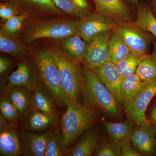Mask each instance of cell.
Here are the masks:
<instances>
[{
	"label": "cell",
	"mask_w": 156,
	"mask_h": 156,
	"mask_svg": "<svg viewBox=\"0 0 156 156\" xmlns=\"http://www.w3.org/2000/svg\"><path fill=\"white\" fill-rule=\"evenodd\" d=\"M42 84L52 95L59 107L67 106L70 101L63 90L59 69L49 52L43 49L31 51Z\"/></svg>",
	"instance_id": "cell-5"
},
{
	"label": "cell",
	"mask_w": 156,
	"mask_h": 156,
	"mask_svg": "<svg viewBox=\"0 0 156 156\" xmlns=\"http://www.w3.org/2000/svg\"><path fill=\"white\" fill-rule=\"evenodd\" d=\"M143 55L131 52L127 57L116 64L122 80L136 73Z\"/></svg>",
	"instance_id": "cell-29"
},
{
	"label": "cell",
	"mask_w": 156,
	"mask_h": 156,
	"mask_svg": "<svg viewBox=\"0 0 156 156\" xmlns=\"http://www.w3.org/2000/svg\"><path fill=\"white\" fill-rule=\"evenodd\" d=\"M121 156H142L133 147L130 140L121 144Z\"/></svg>",
	"instance_id": "cell-35"
},
{
	"label": "cell",
	"mask_w": 156,
	"mask_h": 156,
	"mask_svg": "<svg viewBox=\"0 0 156 156\" xmlns=\"http://www.w3.org/2000/svg\"><path fill=\"white\" fill-rule=\"evenodd\" d=\"M22 154L21 132L17 130L16 124L0 131V155L18 156Z\"/></svg>",
	"instance_id": "cell-18"
},
{
	"label": "cell",
	"mask_w": 156,
	"mask_h": 156,
	"mask_svg": "<svg viewBox=\"0 0 156 156\" xmlns=\"http://www.w3.org/2000/svg\"><path fill=\"white\" fill-rule=\"evenodd\" d=\"M44 47L58 66L64 92L71 102H80L83 76L80 63L63 52L59 40L43 39Z\"/></svg>",
	"instance_id": "cell-1"
},
{
	"label": "cell",
	"mask_w": 156,
	"mask_h": 156,
	"mask_svg": "<svg viewBox=\"0 0 156 156\" xmlns=\"http://www.w3.org/2000/svg\"><path fill=\"white\" fill-rule=\"evenodd\" d=\"M76 34V20L67 15L47 19L30 17L23 23L17 38L30 45L39 39L60 40Z\"/></svg>",
	"instance_id": "cell-2"
},
{
	"label": "cell",
	"mask_w": 156,
	"mask_h": 156,
	"mask_svg": "<svg viewBox=\"0 0 156 156\" xmlns=\"http://www.w3.org/2000/svg\"><path fill=\"white\" fill-rule=\"evenodd\" d=\"M9 0H1V2H9Z\"/></svg>",
	"instance_id": "cell-42"
},
{
	"label": "cell",
	"mask_w": 156,
	"mask_h": 156,
	"mask_svg": "<svg viewBox=\"0 0 156 156\" xmlns=\"http://www.w3.org/2000/svg\"><path fill=\"white\" fill-rule=\"evenodd\" d=\"M136 73L143 81L151 80L156 78V53L143 55Z\"/></svg>",
	"instance_id": "cell-27"
},
{
	"label": "cell",
	"mask_w": 156,
	"mask_h": 156,
	"mask_svg": "<svg viewBox=\"0 0 156 156\" xmlns=\"http://www.w3.org/2000/svg\"><path fill=\"white\" fill-rule=\"evenodd\" d=\"M54 128L41 133L21 132L23 156H45L48 140Z\"/></svg>",
	"instance_id": "cell-15"
},
{
	"label": "cell",
	"mask_w": 156,
	"mask_h": 156,
	"mask_svg": "<svg viewBox=\"0 0 156 156\" xmlns=\"http://www.w3.org/2000/svg\"><path fill=\"white\" fill-rule=\"evenodd\" d=\"M135 128L130 141L142 156H156V127L143 122Z\"/></svg>",
	"instance_id": "cell-11"
},
{
	"label": "cell",
	"mask_w": 156,
	"mask_h": 156,
	"mask_svg": "<svg viewBox=\"0 0 156 156\" xmlns=\"http://www.w3.org/2000/svg\"><path fill=\"white\" fill-rule=\"evenodd\" d=\"M150 104V106L147 119L151 124L156 126V95L153 98Z\"/></svg>",
	"instance_id": "cell-36"
},
{
	"label": "cell",
	"mask_w": 156,
	"mask_h": 156,
	"mask_svg": "<svg viewBox=\"0 0 156 156\" xmlns=\"http://www.w3.org/2000/svg\"><path fill=\"white\" fill-rule=\"evenodd\" d=\"M0 109L1 114L9 122L16 124L20 121L18 110L7 95H4L1 98Z\"/></svg>",
	"instance_id": "cell-31"
},
{
	"label": "cell",
	"mask_w": 156,
	"mask_h": 156,
	"mask_svg": "<svg viewBox=\"0 0 156 156\" xmlns=\"http://www.w3.org/2000/svg\"><path fill=\"white\" fill-rule=\"evenodd\" d=\"M33 109L42 112L53 122L54 129L61 131V120L56 111V101L49 91L41 85L32 92Z\"/></svg>",
	"instance_id": "cell-14"
},
{
	"label": "cell",
	"mask_w": 156,
	"mask_h": 156,
	"mask_svg": "<svg viewBox=\"0 0 156 156\" xmlns=\"http://www.w3.org/2000/svg\"><path fill=\"white\" fill-rule=\"evenodd\" d=\"M23 13L21 9L14 3L9 2H1L0 3V17L2 23L11 17Z\"/></svg>",
	"instance_id": "cell-34"
},
{
	"label": "cell",
	"mask_w": 156,
	"mask_h": 156,
	"mask_svg": "<svg viewBox=\"0 0 156 156\" xmlns=\"http://www.w3.org/2000/svg\"><path fill=\"white\" fill-rule=\"evenodd\" d=\"M134 122L129 119L119 123L105 122V127L110 139L120 144L130 140L136 127Z\"/></svg>",
	"instance_id": "cell-24"
},
{
	"label": "cell",
	"mask_w": 156,
	"mask_h": 156,
	"mask_svg": "<svg viewBox=\"0 0 156 156\" xmlns=\"http://www.w3.org/2000/svg\"><path fill=\"white\" fill-rule=\"evenodd\" d=\"M66 151L62 131L54 128L48 140L45 156H66Z\"/></svg>",
	"instance_id": "cell-28"
},
{
	"label": "cell",
	"mask_w": 156,
	"mask_h": 156,
	"mask_svg": "<svg viewBox=\"0 0 156 156\" xmlns=\"http://www.w3.org/2000/svg\"><path fill=\"white\" fill-rule=\"evenodd\" d=\"M126 1L128 2L131 3H135L138 2V0H126Z\"/></svg>",
	"instance_id": "cell-40"
},
{
	"label": "cell",
	"mask_w": 156,
	"mask_h": 156,
	"mask_svg": "<svg viewBox=\"0 0 156 156\" xmlns=\"http://www.w3.org/2000/svg\"><path fill=\"white\" fill-rule=\"evenodd\" d=\"M151 9L156 18V0H154L152 5Z\"/></svg>",
	"instance_id": "cell-39"
},
{
	"label": "cell",
	"mask_w": 156,
	"mask_h": 156,
	"mask_svg": "<svg viewBox=\"0 0 156 156\" xmlns=\"http://www.w3.org/2000/svg\"><path fill=\"white\" fill-rule=\"evenodd\" d=\"M98 14L116 22L131 21L130 11L123 0H92Z\"/></svg>",
	"instance_id": "cell-16"
},
{
	"label": "cell",
	"mask_w": 156,
	"mask_h": 156,
	"mask_svg": "<svg viewBox=\"0 0 156 156\" xmlns=\"http://www.w3.org/2000/svg\"></svg>",
	"instance_id": "cell-43"
},
{
	"label": "cell",
	"mask_w": 156,
	"mask_h": 156,
	"mask_svg": "<svg viewBox=\"0 0 156 156\" xmlns=\"http://www.w3.org/2000/svg\"><path fill=\"white\" fill-rule=\"evenodd\" d=\"M113 21L98 13H90L76 20L77 33L89 41L101 33L112 30Z\"/></svg>",
	"instance_id": "cell-8"
},
{
	"label": "cell",
	"mask_w": 156,
	"mask_h": 156,
	"mask_svg": "<svg viewBox=\"0 0 156 156\" xmlns=\"http://www.w3.org/2000/svg\"><path fill=\"white\" fill-rule=\"evenodd\" d=\"M4 95L10 98L19 112L20 121L33 109L32 92L21 87L3 89Z\"/></svg>",
	"instance_id": "cell-19"
},
{
	"label": "cell",
	"mask_w": 156,
	"mask_h": 156,
	"mask_svg": "<svg viewBox=\"0 0 156 156\" xmlns=\"http://www.w3.org/2000/svg\"><path fill=\"white\" fill-rule=\"evenodd\" d=\"M30 17L27 13H23L11 17L2 23L0 30L10 36L17 38L22 30L23 23Z\"/></svg>",
	"instance_id": "cell-30"
},
{
	"label": "cell",
	"mask_w": 156,
	"mask_h": 156,
	"mask_svg": "<svg viewBox=\"0 0 156 156\" xmlns=\"http://www.w3.org/2000/svg\"><path fill=\"white\" fill-rule=\"evenodd\" d=\"M149 82L143 81L136 73L127 76L123 79L122 84V95L125 107L143 91Z\"/></svg>",
	"instance_id": "cell-22"
},
{
	"label": "cell",
	"mask_w": 156,
	"mask_h": 156,
	"mask_svg": "<svg viewBox=\"0 0 156 156\" xmlns=\"http://www.w3.org/2000/svg\"><path fill=\"white\" fill-rule=\"evenodd\" d=\"M59 41L65 53L80 63H83L87 53V41L78 34L64 37Z\"/></svg>",
	"instance_id": "cell-20"
},
{
	"label": "cell",
	"mask_w": 156,
	"mask_h": 156,
	"mask_svg": "<svg viewBox=\"0 0 156 156\" xmlns=\"http://www.w3.org/2000/svg\"><path fill=\"white\" fill-rule=\"evenodd\" d=\"M9 2L17 5L23 13L35 18L47 19L65 14L57 8L53 0H9Z\"/></svg>",
	"instance_id": "cell-12"
},
{
	"label": "cell",
	"mask_w": 156,
	"mask_h": 156,
	"mask_svg": "<svg viewBox=\"0 0 156 156\" xmlns=\"http://www.w3.org/2000/svg\"><path fill=\"white\" fill-rule=\"evenodd\" d=\"M57 8L67 16L77 19L88 15L91 13L83 10L78 7L72 0H53Z\"/></svg>",
	"instance_id": "cell-32"
},
{
	"label": "cell",
	"mask_w": 156,
	"mask_h": 156,
	"mask_svg": "<svg viewBox=\"0 0 156 156\" xmlns=\"http://www.w3.org/2000/svg\"><path fill=\"white\" fill-rule=\"evenodd\" d=\"M156 95V78L150 81L143 91L125 107L128 119L136 125L148 121L146 116L147 110Z\"/></svg>",
	"instance_id": "cell-9"
},
{
	"label": "cell",
	"mask_w": 156,
	"mask_h": 156,
	"mask_svg": "<svg viewBox=\"0 0 156 156\" xmlns=\"http://www.w3.org/2000/svg\"><path fill=\"white\" fill-rule=\"evenodd\" d=\"M23 131L41 133L54 128L53 122L42 112L33 109L23 120Z\"/></svg>",
	"instance_id": "cell-21"
},
{
	"label": "cell",
	"mask_w": 156,
	"mask_h": 156,
	"mask_svg": "<svg viewBox=\"0 0 156 156\" xmlns=\"http://www.w3.org/2000/svg\"><path fill=\"white\" fill-rule=\"evenodd\" d=\"M112 31L118 34L133 53L149 54L153 37L134 23L113 22Z\"/></svg>",
	"instance_id": "cell-6"
},
{
	"label": "cell",
	"mask_w": 156,
	"mask_h": 156,
	"mask_svg": "<svg viewBox=\"0 0 156 156\" xmlns=\"http://www.w3.org/2000/svg\"><path fill=\"white\" fill-rule=\"evenodd\" d=\"M82 68V95L84 104L100 109L111 115H116L119 111V103L114 95L91 69L84 66Z\"/></svg>",
	"instance_id": "cell-4"
},
{
	"label": "cell",
	"mask_w": 156,
	"mask_h": 156,
	"mask_svg": "<svg viewBox=\"0 0 156 156\" xmlns=\"http://www.w3.org/2000/svg\"><path fill=\"white\" fill-rule=\"evenodd\" d=\"M72 1L81 9L90 11V6L87 0H72Z\"/></svg>",
	"instance_id": "cell-38"
},
{
	"label": "cell",
	"mask_w": 156,
	"mask_h": 156,
	"mask_svg": "<svg viewBox=\"0 0 156 156\" xmlns=\"http://www.w3.org/2000/svg\"><path fill=\"white\" fill-rule=\"evenodd\" d=\"M0 51L10 54L18 59H22L30 54L29 45L17 38L9 36L0 30Z\"/></svg>",
	"instance_id": "cell-23"
},
{
	"label": "cell",
	"mask_w": 156,
	"mask_h": 156,
	"mask_svg": "<svg viewBox=\"0 0 156 156\" xmlns=\"http://www.w3.org/2000/svg\"><path fill=\"white\" fill-rule=\"evenodd\" d=\"M11 61L9 58L1 57L0 58V74L1 75L5 73L11 67Z\"/></svg>",
	"instance_id": "cell-37"
},
{
	"label": "cell",
	"mask_w": 156,
	"mask_h": 156,
	"mask_svg": "<svg viewBox=\"0 0 156 156\" xmlns=\"http://www.w3.org/2000/svg\"><path fill=\"white\" fill-rule=\"evenodd\" d=\"M112 30L101 33L87 41V53L83 63L89 68L110 60L109 48Z\"/></svg>",
	"instance_id": "cell-7"
},
{
	"label": "cell",
	"mask_w": 156,
	"mask_h": 156,
	"mask_svg": "<svg viewBox=\"0 0 156 156\" xmlns=\"http://www.w3.org/2000/svg\"><path fill=\"white\" fill-rule=\"evenodd\" d=\"M131 52L121 37L112 31L109 48L110 60L116 65L127 57Z\"/></svg>",
	"instance_id": "cell-26"
},
{
	"label": "cell",
	"mask_w": 156,
	"mask_h": 156,
	"mask_svg": "<svg viewBox=\"0 0 156 156\" xmlns=\"http://www.w3.org/2000/svg\"><path fill=\"white\" fill-rule=\"evenodd\" d=\"M42 85L36 66L34 67L28 62L23 61L9 76L4 89L21 87L33 92Z\"/></svg>",
	"instance_id": "cell-10"
},
{
	"label": "cell",
	"mask_w": 156,
	"mask_h": 156,
	"mask_svg": "<svg viewBox=\"0 0 156 156\" xmlns=\"http://www.w3.org/2000/svg\"><path fill=\"white\" fill-rule=\"evenodd\" d=\"M134 23L140 28L150 33L156 38V18L149 7L145 5L137 7Z\"/></svg>",
	"instance_id": "cell-25"
},
{
	"label": "cell",
	"mask_w": 156,
	"mask_h": 156,
	"mask_svg": "<svg viewBox=\"0 0 156 156\" xmlns=\"http://www.w3.org/2000/svg\"><path fill=\"white\" fill-rule=\"evenodd\" d=\"M91 69L113 94L119 103L122 104V84L123 80L116 65L109 60Z\"/></svg>",
	"instance_id": "cell-13"
},
{
	"label": "cell",
	"mask_w": 156,
	"mask_h": 156,
	"mask_svg": "<svg viewBox=\"0 0 156 156\" xmlns=\"http://www.w3.org/2000/svg\"><path fill=\"white\" fill-rule=\"evenodd\" d=\"M96 156H121V144L110 139L105 140L98 144L93 154Z\"/></svg>",
	"instance_id": "cell-33"
},
{
	"label": "cell",
	"mask_w": 156,
	"mask_h": 156,
	"mask_svg": "<svg viewBox=\"0 0 156 156\" xmlns=\"http://www.w3.org/2000/svg\"><path fill=\"white\" fill-rule=\"evenodd\" d=\"M154 51H155L156 53V41L154 42Z\"/></svg>",
	"instance_id": "cell-41"
},
{
	"label": "cell",
	"mask_w": 156,
	"mask_h": 156,
	"mask_svg": "<svg viewBox=\"0 0 156 156\" xmlns=\"http://www.w3.org/2000/svg\"><path fill=\"white\" fill-rule=\"evenodd\" d=\"M99 134L96 130L89 128L78 138L74 145L68 149L66 156L93 155L99 144Z\"/></svg>",
	"instance_id": "cell-17"
},
{
	"label": "cell",
	"mask_w": 156,
	"mask_h": 156,
	"mask_svg": "<svg viewBox=\"0 0 156 156\" xmlns=\"http://www.w3.org/2000/svg\"><path fill=\"white\" fill-rule=\"evenodd\" d=\"M66 107L61 119V129L67 150L92 126L96 115L95 108L80 102H70Z\"/></svg>",
	"instance_id": "cell-3"
}]
</instances>
